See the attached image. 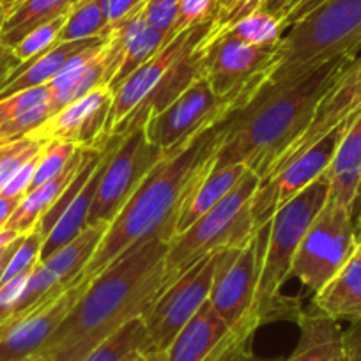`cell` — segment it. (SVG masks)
I'll use <instances>...</instances> for the list:
<instances>
[{
    "label": "cell",
    "instance_id": "6da1fadb",
    "mask_svg": "<svg viewBox=\"0 0 361 361\" xmlns=\"http://www.w3.org/2000/svg\"><path fill=\"white\" fill-rule=\"evenodd\" d=\"M231 116L163 152V158L149 170L137 192L110 221L80 276L94 279L130 250L152 239L170 243L176 238L180 207L197 183L213 169L214 154L224 140Z\"/></svg>",
    "mask_w": 361,
    "mask_h": 361
},
{
    "label": "cell",
    "instance_id": "7a4b0ae2",
    "mask_svg": "<svg viewBox=\"0 0 361 361\" xmlns=\"http://www.w3.org/2000/svg\"><path fill=\"white\" fill-rule=\"evenodd\" d=\"M353 59H333L283 82L264 80L248 103L228 117L211 170L243 163L264 179L276 159L305 133L321 99Z\"/></svg>",
    "mask_w": 361,
    "mask_h": 361
},
{
    "label": "cell",
    "instance_id": "3957f363",
    "mask_svg": "<svg viewBox=\"0 0 361 361\" xmlns=\"http://www.w3.org/2000/svg\"><path fill=\"white\" fill-rule=\"evenodd\" d=\"M169 241L152 239L110 264L89 287L39 356L51 361H82L126 322L142 317L166 289Z\"/></svg>",
    "mask_w": 361,
    "mask_h": 361
},
{
    "label": "cell",
    "instance_id": "277c9868",
    "mask_svg": "<svg viewBox=\"0 0 361 361\" xmlns=\"http://www.w3.org/2000/svg\"><path fill=\"white\" fill-rule=\"evenodd\" d=\"M361 48V0H322L276 44L267 82L296 78Z\"/></svg>",
    "mask_w": 361,
    "mask_h": 361
},
{
    "label": "cell",
    "instance_id": "5b68a950",
    "mask_svg": "<svg viewBox=\"0 0 361 361\" xmlns=\"http://www.w3.org/2000/svg\"><path fill=\"white\" fill-rule=\"evenodd\" d=\"M329 195V183L324 176L314 180L300 195L280 207L269 221L266 253L257 289V312L260 321L293 317L301 314L296 303L280 296L283 283L289 280L294 255L310 225L321 213Z\"/></svg>",
    "mask_w": 361,
    "mask_h": 361
},
{
    "label": "cell",
    "instance_id": "8992f818",
    "mask_svg": "<svg viewBox=\"0 0 361 361\" xmlns=\"http://www.w3.org/2000/svg\"><path fill=\"white\" fill-rule=\"evenodd\" d=\"M259 185L260 177L248 170L220 204L170 241L165 259L169 283L204 257L224 250L243 248L253 238L259 228L253 224L252 199Z\"/></svg>",
    "mask_w": 361,
    "mask_h": 361
},
{
    "label": "cell",
    "instance_id": "52a82bcc",
    "mask_svg": "<svg viewBox=\"0 0 361 361\" xmlns=\"http://www.w3.org/2000/svg\"><path fill=\"white\" fill-rule=\"evenodd\" d=\"M356 250L353 209L328 199L294 255L289 279L300 280L305 289L317 294L338 275Z\"/></svg>",
    "mask_w": 361,
    "mask_h": 361
},
{
    "label": "cell",
    "instance_id": "ba28073f",
    "mask_svg": "<svg viewBox=\"0 0 361 361\" xmlns=\"http://www.w3.org/2000/svg\"><path fill=\"white\" fill-rule=\"evenodd\" d=\"M267 234L269 224L260 227L243 248L225 250L218 266L209 305L232 329L255 333L262 326L257 312V289Z\"/></svg>",
    "mask_w": 361,
    "mask_h": 361
},
{
    "label": "cell",
    "instance_id": "9c48e42d",
    "mask_svg": "<svg viewBox=\"0 0 361 361\" xmlns=\"http://www.w3.org/2000/svg\"><path fill=\"white\" fill-rule=\"evenodd\" d=\"M262 83V82H260ZM260 83L234 92L227 98H220L211 87L206 76H199L188 89L173 99L163 112L151 117L145 123V135L152 145L163 152L186 138L200 133L207 126L231 116L234 110L245 105L253 96Z\"/></svg>",
    "mask_w": 361,
    "mask_h": 361
},
{
    "label": "cell",
    "instance_id": "30bf717a",
    "mask_svg": "<svg viewBox=\"0 0 361 361\" xmlns=\"http://www.w3.org/2000/svg\"><path fill=\"white\" fill-rule=\"evenodd\" d=\"M224 252H214L199 260L179 279L169 283L154 303L145 310L142 315L147 331L144 353L169 349L177 333L209 300Z\"/></svg>",
    "mask_w": 361,
    "mask_h": 361
},
{
    "label": "cell",
    "instance_id": "8fae6325",
    "mask_svg": "<svg viewBox=\"0 0 361 361\" xmlns=\"http://www.w3.org/2000/svg\"><path fill=\"white\" fill-rule=\"evenodd\" d=\"M92 279L80 276L68 289L48 294L27 310L0 322V361H30L73 310Z\"/></svg>",
    "mask_w": 361,
    "mask_h": 361
},
{
    "label": "cell",
    "instance_id": "7c38bea8",
    "mask_svg": "<svg viewBox=\"0 0 361 361\" xmlns=\"http://www.w3.org/2000/svg\"><path fill=\"white\" fill-rule=\"evenodd\" d=\"M161 158L163 151L147 140L144 126L124 135L99 179L87 225H110Z\"/></svg>",
    "mask_w": 361,
    "mask_h": 361
},
{
    "label": "cell",
    "instance_id": "4fadbf2b",
    "mask_svg": "<svg viewBox=\"0 0 361 361\" xmlns=\"http://www.w3.org/2000/svg\"><path fill=\"white\" fill-rule=\"evenodd\" d=\"M356 119V117H354ZM354 119L329 131L324 138L312 145L307 152L294 158L293 161L267 179L260 180L259 190L252 199V216L255 228L264 227L275 216L280 207L300 195L314 180L324 176L335 156L340 140Z\"/></svg>",
    "mask_w": 361,
    "mask_h": 361
},
{
    "label": "cell",
    "instance_id": "5bb4252c",
    "mask_svg": "<svg viewBox=\"0 0 361 361\" xmlns=\"http://www.w3.org/2000/svg\"><path fill=\"white\" fill-rule=\"evenodd\" d=\"M276 47H253L224 30L211 29L204 41L202 76L220 98L264 82Z\"/></svg>",
    "mask_w": 361,
    "mask_h": 361
},
{
    "label": "cell",
    "instance_id": "9a60e30c",
    "mask_svg": "<svg viewBox=\"0 0 361 361\" xmlns=\"http://www.w3.org/2000/svg\"><path fill=\"white\" fill-rule=\"evenodd\" d=\"M112 103L114 90L109 85H99L51 116L27 137L41 142L59 140L76 147L99 149L110 140L106 135V124Z\"/></svg>",
    "mask_w": 361,
    "mask_h": 361
},
{
    "label": "cell",
    "instance_id": "2e32d148",
    "mask_svg": "<svg viewBox=\"0 0 361 361\" xmlns=\"http://www.w3.org/2000/svg\"><path fill=\"white\" fill-rule=\"evenodd\" d=\"M361 114V57H354L345 66L331 89L324 94V98L319 103L317 110L314 114V119L308 124L305 133L289 145L286 152L276 159L273 169L269 170L264 179L271 177L283 166L289 165L294 158L307 152L314 144H317L321 138H324L329 131L342 126L347 121L354 119ZM260 179V180H264Z\"/></svg>",
    "mask_w": 361,
    "mask_h": 361
},
{
    "label": "cell",
    "instance_id": "e0dca14e",
    "mask_svg": "<svg viewBox=\"0 0 361 361\" xmlns=\"http://www.w3.org/2000/svg\"><path fill=\"white\" fill-rule=\"evenodd\" d=\"M213 22L200 23V25L192 27V29H186L183 32H179L177 36H173L169 43L163 44L161 50L154 55L152 59H149L145 64H142L140 68L135 73H131L116 90H114V103L112 110H110L109 116V124H106V135L109 138L112 137V133L116 131V128L147 98V94L165 78L166 73L170 71L173 64L179 61L186 51L192 47H195L197 43L204 39V37L209 34V30L213 29Z\"/></svg>",
    "mask_w": 361,
    "mask_h": 361
},
{
    "label": "cell",
    "instance_id": "ac0fdd59",
    "mask_svg": "<svg viewBox=\"0 0 361 361\" xmlns=\"http://www.w3.org/2000/svg\"><path fill=\"white\" fill-rule=\"evenodd\" d=\"M106 227L109 225H89L78 238L62 246L47 260L37 264L15 314L27 310L48 294L61 293L68 289L73 282H76L102 243Z\"/></svg>",
    "mask_w": 361,
    "mask_h": 361
},
{
    "label": "cell",
    "instance_id": "d6986e66",
    "mask_svg": "<svg viewBox=\"0 0 361 361\" xmlns=\"http://www.w3.org/2000/svg\"><path fill=\"white\" fill-rule=\"evenodd\" d=\"M252 335L232 329L207 300L172 340L166 349V361H221L231 350L246 345Z\"/></svg>",
    "mask_w": 361,
    "mask_h": 361
},
{
    "label": "cell",
    "instance_id": "ffe728a7",
    "mask_svg": "<svg viewBox=\"0 0 361 361\" xmlns=\"http://www.w3.org/2000/svg\"><path fill=\"white\" fill-rule=\"evenodd\" d=\"M109 64L105 85L116 90L131 73L154 57L165 44V34L149 25L144 9L106 30Z\"/></svg>",
    "mask_w": 361,
    "mask_h": 361
},
{
    "label": "cell",
    "instance_id": "44dd1931",
    "mask_svg": "<svg viewBox=\"0 0 361 361\" xmlns=\"http://www.w3.org/2000/svg\"><path fill=\"white\" fill-rule=\"evenodd\" d=\"M207 37V36H206ZM204 37L200 43L190 48L176 64L170 68L165 78L154 87L147 94V98L116 128L114 135H128L137 128L145 126L151 117L158 116L166 109L176 98H179L199 76H202V54H204Z\"/></svg>",
    "mask_w": 361,
    "mask_h": 361
},
{
    "label": "cell",
    "instance_id": "7402d4cb",
    "mask_svg": "<svg viewBox=\"0 0 361 361\" xmlns=\"http://www.w3.org/2000/svg\"><path fill=\"white\" fill-rule=\"evenodd\" d=\"M109 64V37L85 48L62 68V71L48 85L51 89V116L61 112L76 99L99 85H105Z\"/></svg>",
    "mask_w": 361,
    "mask_h": 361
},
{
    "label": "cell",
    "instance_id": "603a6c76",
    "mask_svg": "<svg viewBox=\"0 0 361 361\" xmlns=\"http://www.w3.org/2000/svg\"><path fill=\"white\" fill-rule=\"evenodd\" d=\"M123 138L124 135H114V137H110L109 145H106L105 152H103V158L99 159L98 166H96V170L92 172V176L89 177L85 186L76 193L75 199L68 204V207H66L64 213L61 214L57 224L51 227V231L48 232V235L44 238L39 262H43L48 257L54 255L55 252H59L62 246H66L68 243H71L73 239L78 238V235L89 227L87 221H89L90 207H92V202H94L96 199V190H98L99 179H102L103 172H105V169L109 166L110 159H112L114 152L119 147Z\"/></svg>",
    "mask_w": 361,
    "mask_h": 361
},
{
    "label": "cell",
    "instance_id": "cb8c5ba5",
    "mask_svg": "<svg viewBox=\"0 0 361 361\" xmlns=\"http://www.w3.org/2000/svg\"><path fill=\"white\" fill-rule=\"evenodd\" d=\"M300 340L283 361H349L338 321L321 314H303L296 319Z\"/></svg>",
    "mask_w": 361,
    "mask_h": 361
},
{
    "label": "cell",
    "instance_id": "d4e9b609",
    "mask_svg": "<svg viewBox=\"0 0 361 361\" xmlns=\"http://www.w3.org/2000/svg\"><path fill=\"white\" fill-rule=\"evenodd\" d=\"M324 177L329 183L328 199L353 209L361 183V114L347 128Z\"/></svg>",
    "mask_w": 361,
    "mask_h": 361
},
{
    "label": "cell",
    "instance_id": "484cf974",
    "mask_svg": "<svg viewBox=\"0 0 361 361\" xmlns=\"http://www.w3.org/2000/svg\"><path fill=\"white\" fill-rule=\"evenodd\" d=\"M85 152L87 147L76 149L75 156H73V159L69 161V165L66 166L64 172L59 173L57 177H54V179L44 183V185L27 192L25 195H23V199L20 200L18 206H16V209L13 211L11 216H9L4 228L15 231L18 232V234H27V232L32 231V228L39 224L41 218L57 204V200L61 199L62 193L66 192V188L71 185V180L75 179L80 166H82Z\"/></svg>",
    "mask_w": 361,
    "mask_h": 361
},
{
    "label": "cell",
    "instance_id": "4316f807",
    "mask_svg": "<svg viewBox=\"0 0 361 361\" xmlns=\"http://www.w3.org/2000/svg\"><path fill=\"white\" fill-rule=\"evenodd\" d=\"M248 170V166L238 163V165L225 166L220 170H211L206 177H202L180 207L176 224V235L188 231L197 220H200L216 204H220L234 190V186L245 177Z\"/></svg>",
    "mask_w": 361,
    "mask_h": 361
},
{
    "label": "cell",
    "instance_id": "83f0119b",
    "mask_svg": "<svg viewBox=\"0 0 361 361\" xmlns=\"http://www.w3.org/2000/svg\"><path fill=\"white\" fill-rule=\"evenodd\" d=\"M314 305L317 312L335 321L361 322V257L357 253L324 289L314 294Z\"/></svg>",
    "mask_w": 361,
    "mask_h": 361
},
{
    "label": "cell",
    "instance_id": "f1b7e54d",
    "mask_svg": "<svg viewBox=\"0 0 361 361\" xmlns=\"http://www.w3.org/2000/svg\"><path fill=\"white\" fill-rule=\"evenodd\" d=\"M78 0H22L6 16L0 44L15 48L37 27L66 16Z\"/></svg>",
    "mask_w": 361,
    "mask_h": 361
},
{
    "label": "cell",
    "instance_id": "f546056e",
    "mask_svg": "<svg viewBox=\"0 0 361 361\" xmlns=\"http://www.w3.org/2000/svg\"><path fill=\"white\" fill-rule=\"evenodd\" d=\"M109 30L106 0H78L66 16L59 43L105 37Z\"/></svg>",
    "mask_w": 361,
    "mask_h": 361
},
{
    "label": "cell",
    "instance_id": "4dcf8cb0",
    "mask_svg": "<svg viewBox=\"0 0 361 361\" xmlns=\"http://www.w3.org/2000/svg\"><path fill=\"white\" fill-rule=\"evenodd\" d=\"M220 30L253 47H276L286 34L282 20L267 13L266 9H259Z\"/></svg>",
    "mask_w": 361,
    "mask_h": 361
},
{
    "label": "cell",
    "instance_id": "1f68e13d",
    "mask_svg": "<svg viewBox=\"0 0 361 361\" xmlns=\"http://www.w3.org/2000/svg\"><path fill=\"white\" fill-rule=\"evenodd\" d=\"M145 338H147L145 324L142 317H137L103 340L82 361H124L135 350L144 353Z\"/></svg>",
    "mask_w": 361,
    "mask_h": 361
},
{
    "label": "cell",
    "instance_id": "d6a6232c",
    "mask_svg": "<svg viewBox=\"0 0 361 361\" xmlns=\"http://www.w3.org/2000/svg\"><path fill=\"white\" fill-rule=\"evenodd\" d=\"M76 145L68 144V142H59L51 140L47 142V145L43 147L39 156V163H37L36 173H34L32 185L30 190L37 188V186L44 185L48 180H51L54 177H57L59 173H62L66 170V166L69 165V161L73 159L76 152Z\"/></svg>",
    "mask_w": 361,
    "mask_h": 361
},
{
    "label": "cell",
    "instance_id": "836d02e7",
    "mask_svg": "<svg viewBox=\"0 0 361 361\" xmlns=\"http://www.w3.org/2000/svg\"><path fill=\"white\" fill-rule=\"evenodd\" d=\"M44 145H47V142L36 140L32 137H23L0 147V192L29 159H32L34 156L43 151Z\"/></svg>",
    "mask_w": 361,
    "mask_h": 361
},
{
    "label": "cell",
    "instance_id": "e575fe53",
    "mask_svg": "<svg viewBox=\"0 0 361 361\" xmlns=\"http://www.w3.org/2000/svg\"><path fill=\"white\" fill-rule=\"evenodd\" d=\"M66 16H61L50 23H44V25L34 29L30 34H27L15 48H11L13 54L22 62H27L54 48L59 43V36H61V30L66 23Z\"/></svg>",
    "mask_w": 361,
    "mask_h": 361
},
{
    "label": "cell",
    "instance_id": "d590c367",
    "mask_svg": "<svg viewBox=\"0 0 361 361\" xmlns=\"http://www.w3.org/2000/svg\"><path fill=\"white\" fill-rule=\"evenodd\" d=\"M43 243H44V235L41 234V231L37 227H34L32 231L27 232V234L23 235L20 246L16 248V252L13 253L8 267H6L2 282H8V280L22 275V273L32 271L34 267L39 264V255H41V248H43Z\"/></svg>",
    "mask_w": 361,
    "mask_h": 361
},
{
    "label": "cell",
    "instance_id": "8d00e7d4",
    "mask_svg": "<svg viewBox=\"0 0 361 361\" xmlns=\"http://www.w3.org/2000/svg\"><path fill=\"white\" fill-rule=\"evenodd\" d=\"M51 99L50 85L32 87V89L22 90L9 98L0 99V124L8 123V121L16 119L37 106L48 105Z\"/></svg>",
    "mask_w": 361,
    "mask_h": 361
},
{
    "label": "cell",
    "instance_id": "74e56055",
    "mask_svg": "<svg viewBox=\"0 0 361 361\" xmlns=\"http://www.w3.org/2000/svg\"><path fill=\"white\" fill-rule=\"evenodd\" d=\"M218 0H179V13L172 37L192 27L214 20Z\"/></svg>",
    "mask_w": 361,
    "mask_h": 361
},
{
    "label": "cell",
    "instance_id": "f35d334b",
    "mask_svg": "<svg viewBox=\"0 0 361 361\" xmlns=\"http://www.w3.org/2000/svg\"><path fill=\"white\" fill-rule=\"evenodd\" d=\"M179 13V0H147L144 16L149 25L165 34V43L172 39L173 27Z\"/></svg>",
    "mask_w": 361,
    "mask_h": 361
},
{
    "label": "cell",
    "instance_id": "ab89813d",
    "mask_svg": "<svg viewBox=\"0 0 361 361\" xmlns=\"http://www.w3.org/2000/svg\"><path fill=\"white\" fill-rule=\"evenodd\" d=\"M267 0H218L213 29L220 30L264 8Z\"/></svg>",
    "mask_w": 361,
    "mask_h": 361
},
{
    "label": "cell",
    "instance_id": "60d3db41",
    "mask_svg": "<svg viewBox=\"0 0 361 361\" xmlns=\"http://www.w3.org/2000/svg\"><path fill=\"white\" fill-rule=\"evenodd\" d=\"M322 0H267L262 9L282 20L286 32L298 22L303 18L308 11L317 8Z\"/></svg>",
    "mask_w": 361,
    "mask_h": 361
},
{
    "label": "cell",
    "instance_id": "b9f144b4",
    "mask_svg": "<svg viewBox=\"0 0 361 361\" xmlns=\"http://www.w3.org/2000/svg\"><path fill=\"white\" fill-rule=\"evenodd\" d=\"M32 271H27V273H22V275L8 280V282L0 283V322H4L16 312V307L22 300L23 290L29 283Z\"/></svg>",
    "mask_w": 361,
    "mask_h": 361
},
{
    "label": "cell",
    "instance_id": "7bdbcfd3",
    "mask_svg": "<svg viewBox=\"0 0 361 361\" xmlns=\"http://www.w3.org/2000/svg\"><path fill=\"white\" fill-rule=\"evenodd\" d=\"M39 156H34L32 159L25 163L11 179L8 180V185L4 186V190L0 192V197H23L27 192H29L30 185H32L34 173H36L37 163H39Z\"/></svg>",
    "mask_w": 361,
    "mask_h": 361
},
{
    "label": "cell",
    "instance_id": "ee69618b",
    "mask_svg": "<svg viewBox=\"0 0 361 361\" xmlns=\"http://www.w3.org/2000/svg\"><path fill=\"white\" fill-rule=\"evenodd\" d=\"M147 0H106V15H109V27L137 15L145 8Z\"/></svg>",
    "mask_w": 361,
    "mask_h": 361
},
{
    "label": "cell",
    "instance_id": "f6af8a7d",
    "mask_svg": "<svg viewBox=\"0 0 361 361\" xmlns=\"http://www.w3.org/2000/svg\"><path fill=\"white\" fill-rule=\"evenodd\" d=\"M343 342L349 361H361V322H353L343 331Z\"/></svg>",
    "mask_w": 361,
    "mask_h": 361
},
{
    "label": "cell",
    "instance_id": "bcb514c9",
    "mask_svg": "<svg viewBox=\"0 0 361 361\" xmlns=\"http://www.w3.org/2000/svg\"><path fill=\"white\" fill-rule=\"evenodd\" d=\"M20 64H22V61L13 54L11 48L0 44V85L6 82V78H8Z\"/></svg>",
    "mask_w": 361,
    "mask_h": 361
},
{
    "label": "cell",
    "instance_id": "7dc6e473",
    "mask_svg": "<svg viewBox=\"0 0 361 361\" xmlns=\"http://www.w3.org/2000/svg\"><path fill=\"white\" fill-rule=\"evenodd\" d=\"M22 199L23 197H0V231L6 227L9 216H11L13 211L16 209Z\"/></svg>",
    "mask_w": 361,
    "mask_h": 361
},
{
    "label": "cell",
    "instance_id": "c3c4849f",
    "mask_svg": "<svg viewBox=\"0 0 361 361\" xmlns=\"http://www.w3.org/2000/svg\"><path fill=\"white\" fill-rule=\"evenodd\" d=\"M221 361H282V360H267V357H260L257 354H253L252 350L246 349V345L238 347V349L231 350L227 356Z\"/></svg>",
    "mask_w": 361,
    "mask_h": 361
},
{
    "label": "cell",
    "instance_id": "681fc988",
    "mask_svg": "<svg viewBox=\"0 0 361 361\" xmlns=\"http://www.w3.org/2000/svg\"><path fill=\"white\" fill-rule=\"evenodd\" d=\"M23 235H25V234H22V235H20V238L16 239V241H13L11 245H9L8 248L4 250V253H2V257H0V283H2V276H4V271H6V267H8V264H9V260H11L13 253L16 252V248H18V246H20V243H22Z\"/></svg>",
    "mask_w": 361,
    "mask_h": 361
},
{
    "label": "cell",
    "instance_id": "f907efd6",
    "mask_svg": "<svg viewBox=\"0 0 361 361\" xmlns=\"http://www.w3.org/2000/svg\"><path fill=\"white\" fill-rule=\"evenodd\" d=\"M20 235H22V234H18V232H15V231H8V228H2V231H0V250H4L6 246H9L13 241H16Z\"/></svg>",
    "mask_w": 361,
    "mask_h": 361
},
{
    "label": "cell",
    "instance_id": "816d5d0a",
    "mask_svg": "<svg viewBox=\"0 0 361 361\" xmlns=\"http://www.w3.org/2000/svg\"><path fill=\"white\" fill-rule=\"evenodd\" d=\"M353 221H354V228L361 225V183H360V188H357L356 199H354V204H353Z\"/></svg>",
    "mask_w": 361,
    "mask_h": 361
},
{
    "label": "cell",
    "instance_id": "f5cc1de1",
    "mask_svg": "<svg viewBox=\"0 0 361 361\" xmlns=\"http://www.w3.org/2000/svg\"><path fill=\"white\" fill-rule=\"evenodd\" d=\"M144 361H166V350H152V353H144Z\"/></svg>",
    "mask_w": 361,
    "mask_h": 361
},
{
    "label": "cell",
    "instance_id": "db71d44e",
    "mask_svg": "<svg viewBox=\"0 0 361 361\" xmlns=\"http://www.w3.org/2000/svg\"><path fill=\"white\" fill-rule=\"evenodd\" d=\"M22 0H0V8L4 9L6 13H11Z\"/></svg>",
    "mask_w": 361,
    "mask_h": 361
},
{
    "label": "cell",
    "instance_id": "11a10c76",
    "mask_svg": "<svg viewBox=\"0 0 361 361\" xmlns=\"http://www.w3.org/2000/svg\"><path fill=\"white\" fill-rule=\"evenodd\" d=\"M124 361H144V353H142V350H135V353H131Z\"/></svg>",
    "mask_w": 361,
    "mask_h": 361
},
{
    "label": "cell",
    "instance_id": "9f6ffc18",
    "mask_svg": "<svg viewBox=\"0 0 361 361\" xmlns=\"http://www.w3.org/2000/svg\"><path fill=\"white\" fill-rule=\"evenodd\" d=\"M6 16H8V13L4 11V9L0 8V37H2V27H4V22H6Z\"/></svg>",
    "mask_w": 361,
    "mask_h": 361
},
{
    "label": "cell",
    "instance_id": "6f0895ef",
    "mask_svg": "<svg viewBox=\"0 0 361 361\" xmlns=\"http://www.w3.org/2000/svg\"><path fill=\"white\" fill-rule=\"evenodd\" d=\"M354 231H356V239H357V245L361 246V225H360V227H356V228H354Z\"/></svg>",
    "mask_w": 361,
    "mask_h": 361
},
{
    "label": "cell",
    "instance_id": "680465c9",
    "mask_svg": "<svg viewBox=\"0 0 361 361\" xmlns=\"http://www.w3.org/2000/svg\"><path fill=\"white\" fill-rule=\"evenodd\" d=\"M30 361H51L50 357H47V356H37V357H34V360H30Z\"/></svg>",
    "mask_w": 361,
    "mask_h": 361
}]
</instances>
